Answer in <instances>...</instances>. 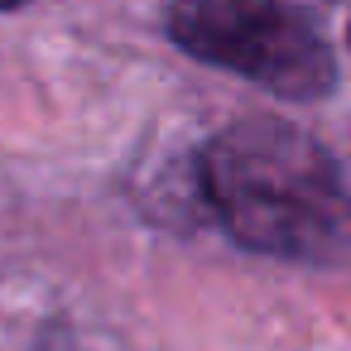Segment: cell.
<instances>
[{
    "label": "cell",
    "instance_id": "6da1fadb",
    "mask_svg": "<svg viewBox=\"0 0 351 351\" xmlns=\"http://www.w3.org/2000/svg\"><path fill=\"white\" fill-rule=\"evenodd\" d=\"M197 193L221 231L269 260L351 265V173L284 116H245L197 149Z\"/></svg>",
    "mask_w": 351,
    "mask_h": 351
},
{
    "label": "cell",
    "instance_id": "7a4b0ae2",
    "mask_svg": "<svg viewBox=\"0 0 351 351\" xmlns=\"http://www.w3.org/2000/svg\"><path fill=\"white\" fill-rule=\"evenodd\" d=\"M169 39L279 101H322L337 87V53L308 10L289 0H169Z\"/></svg>",
    "mask_w": 351,
    "mask_h": 351
},
{
    "label": "cell",
    "instance_id": "3957f363",
    "mask_svg": "<svg viewBox=\"0 0 351 351\" xmlns=\"http://www.w3.org/2000/svg\"><path fill=\"white\" fill-rule=\"evenodd\" d=\"M29 0H0V10H25Z\"/></svg>",
    "mask_w": 351,
    "mask_h": 351
},
{
    "label": "cell",
    "instance_id": "277c9868",
    "mask_svg": "<svg viewBox=\"0 0 351 351\" xmlns=\"http://www.w3.org/2000/svg\"><path fill=\"white\" fill-rule=\"evenodd\" d=\"M346 49H351V29H346Z\"/></svg>",
    "mask_w": 351,
    "mask_h": 351
}]
</instances>
